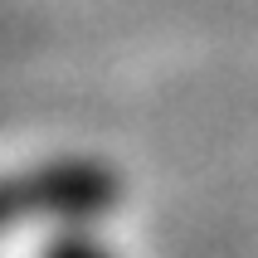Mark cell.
Wrapping results in <instances>:
<instances>
[{"label": "cell", "mask_w": 258, "mask_h": 258, "mask_svg": "<svg viewBox=\"0 0 258 258\" xmlns=\"http://www.w3.org/2000/svg\"><path fill=\"white\" fill-rule=\"evenodd\" d=\"M39 258H117V253L83 224V229H54L39 244Z\"/></svg>", "instance_id": "2"}, {"label": "cell", "mask_w": 258, "mask_h": 258, "mask_svg": "<svg viewBox=\"0 0 258 258\" xmlns=\"http://www.w3.org/2000/svg\"><path fill=\"white\" fill-rule=\"evenodd\" d=\"M127 195V180L102 156H44L15 171H0V234L20 229H93Z\"/></svg>", "instance_id": "1"}]
</instances>
